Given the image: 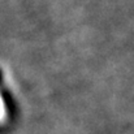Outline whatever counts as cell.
Returning a JSON list of instances; mask_svg holds the SVG:
<instances>
[{
	"label": "cell",
	"mask_w": 134,
	"mask_h": 134,
	"mask_svg": "<svg viewBox=\"0 0 134 134\" xmlns=\"http://www.w3.org/2000/svg\"><path fill=\"white\" fill-rule=\"evenodd\" d=\"M12 113V98L9 95V91H7L5 83L3 82V78L0 76V126H7V124L10 121Z\"/></svg>",
	"instance_id": "cell-1"
}]
</instances>
